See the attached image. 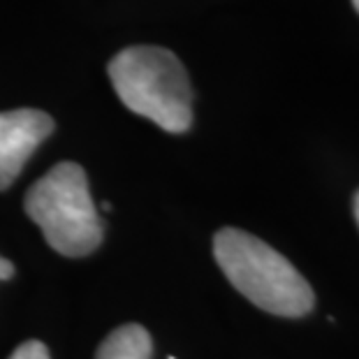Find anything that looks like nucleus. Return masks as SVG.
I'll return each mask as SVG.
<instances>
[{"label": "nucleus", "instance_id": "obj_1", "mask_svg": "<svg viewBox=\"0 0 359 359\" xmlns=\"http://www.w3.org/2000/svg\"><path fill=\"white\" fill-rule=\"evenodd\" d=\"M213 255L227 280L257 309L280 318L313 311L316 294L297 266L257 236L223 227L213 236Z\"/></svg>", "mask_w": 359, "mask_h": 359}, {"label": "nucleus", "instance_id": "obj_6", "mask_svg": "<svg viewBox=\"0 0 359 359\" xmlns=\"http://www.w3.org/2000/svg\"><path fill=\"white\" fill-rule=\"evenodd\" d=\"M10 359H51V357L42 341H26L14 350Z\"/></svg>", "mask_w": 359, "mask_h": 359}, {"label": "nucleus", "instance_id": "obj_2", "mask_svg": "<svg viewBox=\"0 0 359 359\" xmlns=\"http://www.w3.org/2000/svg\"><path fill=\"white\" fill-rule=\"evenodd\" d=\"M111 86L130 111L165 133L183 135L193 126V88L177 53L163 47H128L107 65Z\"/></svg>", "mask_w": 359, "mask_h": 359}, {"label": "nucleus", "instance_id": "obj_8", "mask_svg": "<svg viewBox=\"0 0 359 359\" xmlns=\"http://www.w3.org/2000/svg\"><path fill=\"white\" fill-rule=\"evenodd\" d=\"M355 218H357V223H359V190H357V193H355Z\"/></svg>", "mask_w": 359, "mask_h": 359}, {"label": "nucleus", "instance_id": "obj_4", "mask_svg": "<svg viewBox=\"0 0 359 359\" xmlns=\"http://www.w3.org/2000/svg\"><path fill=\"white\" fill-rule=\"evenodd\" d=\"M53 133V118L40 109L0 111V190H7Z\"/></svg>", "mask_w": 359, "mask_h": 359}, {"label": "nucleus", "instance_id": "obj_3", "mask_svg": "<svg viewBox=\"0 0 359 359\" xmlns=\"http://www.w3.org/2000/svg\"><path fill=\"white\" fill-rule=\"evenodd\" d=\"M24 209L42 227L44 239L60 255L83 257L102 243L104 225L77 163H58L28 188Z\"/></svg>", "mask_w": 359, "mask_h": 359}, {"label": "nucleus", "instance_id": "obj_5", "mask_svg": "<svg viewBox=\"0 0 359 359\" xmlns=\"http://www.w3.org/2000/svg\"><path fill=\"white\" fill-rule=\"evenodd\" d=\"M154 341L142 325H123L114 330L97 348L95 359H151Z\"/></svg>", "mask_w": 359, "mask_h": 359}, {"label": "nucleus", "instance_id": "obj_7", "mask_svg": "<svg viewBox=\"0 0 359 359\" xmlns=\"http://www.w3.org/2000/svg\"><path fill=\"white\" fill-rule=\"evenodd\" d=\"M14 276V264L10 262V259L0 257V280H7Z\"/></svg>", "mask_w": 359, "mask_h": 359}, {"label": "nucleus", "instance_id": "obj_9", "mask_svg": "<svg viewBox=\"0 0 359 359\" xmlns=\"http://www.w3.org/2000/svg\"><path fill=\"white\" fill-rule=\"evenodd\" d=\"M102 211H111V204L109 202H102Z\"/></svg>", "mask_w": 359, "mask_h": 359}, {"label": "nucleus", "instance_id": "obj_10", "mask_svg": "<svg viewBox=\"0 0 359 359\" xmlns=\"http://www.w3.org/2000/svg\"><path fill=\"white\" fill-rule=\"evenodd\" d=\"M353 5H355V10H357V14H359V0H353Z\"/></svg>", "mask_w": 359, "mask_h": 359}, {"label": "nucleus", "instance_id": "obj_11", "mask_svg": "<svg viewBox=\"0 0 359 359\" xmlns=\"http://www.w3.org/2000/svg\"><path fill=\"white\" fill-rule=\"evenodd\" d=\"M170 359H177V357H170Z\"/></svg>", "mask_w": 359, "mask_h": 359}]
</instances>
